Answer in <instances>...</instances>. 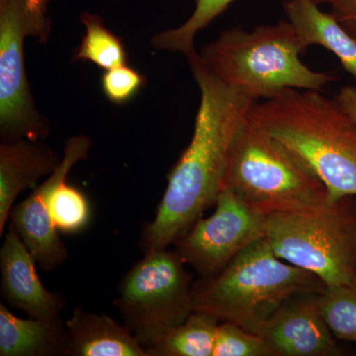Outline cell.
<instances>
[{
	"instance_id": "2e32d148",
	"label": "cell",
	"mask_w": 356,
	"mask_h": 356,
	"mask_svg": "<svg viewBox=\"0 0 356 356\" xmlns=\"http://www.w3.org/2000/svg\"><path fill=\"white\" fill-rule=\"evenodd\" d=\"M219 324L216 318L192 312L184 323L149 348L147 355L213 356Z\"/></svg>"
},
{
	"instance_id": "44dd1931",
	"label": "cell",
	"mask_w": 356,
	"mask_h": 356,
	"mask_svg": "<svg viewBox=\"0 0 356 356\" xmlns=\"http://www.w3.org/2000/svg\"><path fill=\"white\" fill-rule=\"evenodd\" d=\"M144 84V77L127 65L107 70L102 79V90L107 99L118 105L133 99Z\"/></svg>"
},
{
	"instance_id": "52a82bcc",
	"label": "cell",
	"mask_w": 356,
	"mask_h": 356,
	"mask_svg": "<svg viewBox=\"0 0 356 356\" xmlns=\"http://www.w3.org/2000/svg\"><path fill=\"white\" fill-rule=\"evenodd\" d=\"M122 280L115 308L147 350L193 312V275L177 250L144 254Z\"/></svg>"
},
{
	"instance_id": "8fae6325",
	"label": "cell",
	"mask_w": 356,
	"mask_h": 356,
	"mask_svg": "<svg viewBox=\"0 0 356 356\" xmlns=\"http://www.w3.org/2000/svg\"><path fill=\"white\" fill-rule=\"evenodd\" d=\"M36 264L16 229L9 225L0 248L2 299L7 305L24 312L30 318L51 320L62 317L64 297L44 286Z\"/></svg>"
},
{
	"instance_id": "3957f363",
	"label": "cell",
	"mask_w": 356,
	"mask_h": 356,
	"mask_svg": "<svg viewBox=\"0 0 356 356\" xmlns=\"http://www.w3.org/2000/svg\"><path fill=\"white\" fill-rule=\"evenodd\" d=\"M325 288L315 274L280 259L264 236L219 273L194 281L192 303L193 312L254 332L288 300Z\"/></svg>"
},
{
	"instance_id": "e0dca14e",
	"label": "cell",
	"mask_w": 356,
	"mask_h": 356,
	"mask_svg": "<svg viewBox=\"0 0 356 356\" xmlns=\"http://www.w3.org/2000/svg\"><path fill=\"white\" fill-rule=\"evenodd\" d=\"M235 0H197L195 9L184 24L154 35V47L158 50L181 53L186 58L197 53L194 41L199 31L221 15Z\"/></svg>"
},
{
	"instance_id": "6da1fadb",
	"label": "cell",
	"mask_w": 356,
	"mask_h": 356,
	"mask_svg": "<svg viewBox=\"0 0 356 356\" xmlns=\"http://www.w3.org/2000/svg\"><path fill=\"white\" fill-rule=\"evenodd\" d=\"M187 60L200 88V105L191 144L168 175L153 221L143 229L144 254L175 245L216 204L232 140L257 102L219 81L198 53Z\"/></svg>"
},
{
	"instance_id": "4fadbf2b",
	"label": "cell",
	"mask_w": 356,
	"mask_h": 356,
	"mask_svg": "<svg viewBox=\"0 0 356 356\" xmlns=\"http://www.w3.org/2000/svg\"><path fill=\"white\" fill-rule=\"evenodd\" d=\"M69 356H149L124 325L79 306L65 321Z\"/></svg>"
},
{
	"instance_id": "277c9868",
	"label": "cell",
	"mask_w": 356,
	"mask_h": 356,
	"mask_svg": "<svg viewBox=\"0 0 356 356\" xmlns=\"http://www.w3.org/2000/svg\"><path fill=\"white\" fill-rule=\"evenodd\" d=\"M306 50L291 23L280 20L252 31L227 30L199 57L222 83L259 102L285 89L322 91L336 79L334 72L307 67L300 58Z\"/></svg>"
},
{
	"instance_id": "d4e9b609",
	"label": "cell",
	"mask_w": 356,
	"mask_h": 356,
	"mask_svg": "<svg viewBox=\"0 0 356 356\" xmlns=\"http://www.w3.org/2000/svg\"><path fill=\"white\" fill-rule=\"evenodd\" d=\"M355 206H356V196L355 197Z\"/></svg>"
},
{
	"instance_id": "7c38bea8",
	"label": "cell",
	"mask_w": 356,
	"mask_h": 356,
	"mask_svg": "<svg viewBox=\"0 0 356 356\" xmlns=\"http://www.w3.org/2000/svg\"><path fill=\"white\" fill-rule=\"evenodd\" d=\"M62 158L55 149L40 142L22 139L0 145V236L3 235L14 202L21 192L34 188L50 175Z\"/></svg>"
},
{
	"instance_id": "8992f818",
	"label": "cell",
	"mask_w": 356,
	"mask_h": 356,
	"mask_svg": "<svg viewBox=\"0 0 356 356\" xmlns=\"http://www.w3.org/2000/svg\"><path fill=\"white\" fill-rule=\"evenodd\" d=\"M274 254L317 275L325 286L356 284V206L348 196L321 209L267 216Z\"/></svg>"
},
{
	"instance_id": "ba28073f",
	"label": "cell",
	"mask_w": 356,
	"mask_h": 356,
	"mask_svg": "<svg viewBox=\"0 0 356 356\" xmlns=\"http://www.w3.org/2000/svg\"><path fill=\"white\" fill-rule=\"evenodd\" d=\"M41 34L24 0H0V132L2 142L37 140L50 128L35 106L24 67V40Z\"/></svg>"
},
{
	"instance_id": "7a4b0ae2",
	"label": "cell",
	"mask_w": 356,
	"mask_h": 356,
	"mask_svg": "<svg viewBox=\"0 0 356 356\" xmlns=\"http://www.w3.org/2000/svg\"><path fill=\"white\" fill-rule=\"evenodd\" d=\"M248 119L325 184L329 203L356 196V122L322 91L285 89L254 103Z\"/></svg>"
},
{
	"instance_id": "603a6c76",
	"label": "cell",
	"mask_w": 356,
	"mask_h": 356,
	"mask_svg": "<svg viewBox=\"0 0 356 356\" xmlns=\"http://www.w3.org/2000/svg\"><path fill=\"white\" fill-rule=\"evenodd\" d=\"M49 0H24L28 10L38 27L41 42L46 41L49 35V23L46 16L47 3Z\"/></svg>"
},
{
	"instance_id": "30bf717a",
	"label": "cell",
	"mask_w": 356,
	"mask_h": 356,
	"mask_svg": "<svg viewBox=\"0 0 356 356\" xmlns=\"http://www.w3.org/2000/svg\"><path fill=\"white\" fill-rule=\"evenodd\" d=\"M318 295L293 297L255 329L273 356L343 355L323 317Z\"/></svg>"
},
{
	"instance_id": "9c48e42d",
	"label": "cell",
	"mask_w": 356,
	"mask_h": 356,
	"mask_svg": "<svg viewBox=\"0 0 356 356\" xmlns=\"http://www.w3.org/2000/svg\"><path fill=\"white\" fill-rule=\"evenodd\" d=\"M216 209L199 218L175 243L177 254L200 277L219 273L234 257L266 233L267 216L250 210L229 189H221Z\"/></svg>"
},
{
	"instance_id": "cb8c5ba5",
	"label": "cell",
	"mask_w": 356,
	"mask_h": 356,
	"mask_svg": "<svg viewBox=\"0 0 356 356\" xmlns=\"http://www.w3.org/2000/svg\"><path fill=\"white\" fill-rule=\"evenodd\" d=\"M337 104L356 122V86H346L334 97Z\"/></svg>"
},
{
	"instance_id": "5b68a950",
	"label": "cell",
	"mask_w": 356,
	"mask_h": 356,
	"mask_svg": "<svg viewBox=\"0 0 356 356\" xmlns=\"http://www.w3.org/2000/svg\"><path fill=\"white\" fill-rule=\"evenodd\" d=\"M221 189L233 191L264 216L309 212L330 204L325 184L248 117L232 140Z\"/></svg>"
},
{
	"instance_id": "ffe728a7",
	"label": "cell",
	"mask_w": 356,
	"mask_h": 356,
	"mask_svg": "<svg viewBox=\"0 0 356 356\" xmlns=\"http://www.w3.org/2000/svg\"><path fill=\"white\" fill-rule=\"evenodd\" d=\"M213 356H273L259 334L229 323H220Z\"/></svg>"
},
{
	"instance_id": "d6986e66",
	"label": "cell",
	"mask_w": 356,
	"mask_h": 356,
	"mask_svg": "<svg viewBox=\"0 0 356 356\" xmlns=\"http://www.w3.org/2000/svg\"><path fill=\"white\" fill-rule=\"evenodd\" d=\"M318 303L336 339L356 343V284L325 288Z\"/></svg>"
},
{
	"instance_id": "7402d4cb",
	"label": "cell",
	"mask_w": 356,
	"mask_h": 356,
	"mask_svg": "<svg viewBox=\"0 0 356 356\" xmlns=\"http://www.w3.org/2000/svg\"><path fill=\"white\" fill-rule=\"evenodd\" d=\"M318 6L325 4L341 26L356 39V0H315Z\"/></svg>"
},
{
	"instance_id": "ac0fdd59",
	"label": "cell",
	"mask_w": 356,
	"mask_h": 356,
	"mask_svg": "<svg viewBox=\"0 0 356 356\" xmlns=\"http://www.w3.org/2000/svg\"><path fill=\"white\" fill-rule=\"evenodd\" d=\"M81 22L86 26V33L77 48L74 60H88L105 70L126 65L127 54L124 44L105 27L99 16L84 13Z\"/></svg>"
},
{
	"instance_id": "9a60e30c",
	"label": "cell",
	"mask_w": 356,
	"mask_h": 356,
	"mask_svg": "<svg viewBox=\"0 0 356 356\" xmlns=\"http://www.w3.org/2000/svg\"><path fill=\"white\" fill-rule=\"evenodd\" d=\"M315 0H285L287 20L306 49L313 44L332 51L356 81V39L332 13L321 10Z\"/></svg>"
},
{
	"instance_id": "5bb4252c",
	"label": "cell",
	"mask_w": 356,
	"mask_h": 356,
	"mask_svg": "<svg viewBox=\"0 0 356 356\" xmlns=\"http://www.w3.org/2000/svg\"><path fill=\"white\" fill-rule=\"evenodd\" d=\"M69 332L62 317L22 318L0 304V355L69 356Z\"/></svg>"
}]
</instances>
